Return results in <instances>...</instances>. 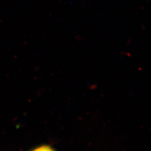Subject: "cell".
Listing matches in <instances>:
<instances>
[{
    "label": "cell",
    "mask_w": 151,
    "mask_h": 151,
    "mask_svg": "<svg viewBox=\"0 0 151 151\" xmlns=\"http://www.w3.org/2000/svg\"><path fill=\"white\" fill-rule=\"evenodd\" d=\"M33 151H54L52 148L48 146H42L41 147L38 148Z\"/></svg>",
    "instance_id": "6da1fadb"
}]
</instances>
